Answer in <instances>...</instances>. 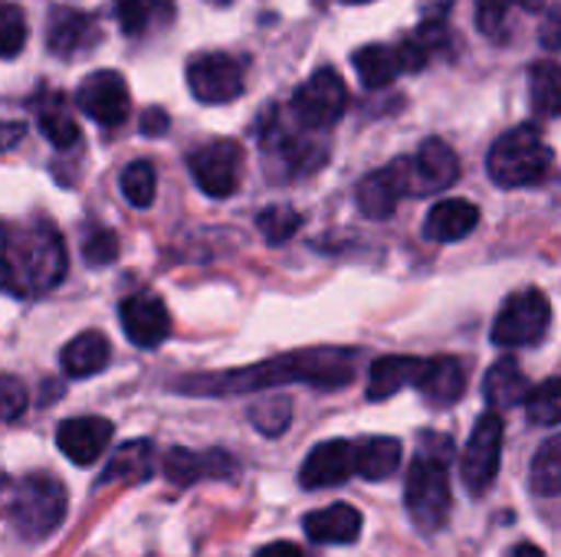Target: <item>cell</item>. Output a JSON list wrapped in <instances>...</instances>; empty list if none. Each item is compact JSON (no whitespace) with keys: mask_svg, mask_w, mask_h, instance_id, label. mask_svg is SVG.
Returning <instances> with one entry per match:
<instances>
[{"mask_svg":"<svg viewBox=\"0 0 561 557\" xmlns=\"http://www.w3.org/2000/svg\"><path fill=\"white\" fill-rule=\"evenodd\" d=\"M355 361L358 355L348 348H309V351H293L253 368L230 371L224 378H191L174 384L178 391L191 394H263L276 384H309V387H342L355 378Z\"/></svg>","mask_w":561,"mask_h":557,"instance_id":"obj_1","label":"cell"},{"mask_svg":"<svg viewBox=\"0 0 561 557\" xmlns=\"http://www.w3.org/2000/svg\"><path fill=\"white\" fill-rule=\"evenodd\" d=\"M434 446L421 437V453L414 456L408 469V486H404V502L421 532H440L450 519V479H447V463L454 460V443L447 437L434 433Z\"/></svg>","mask_w":561,"mask_h":557,"instance_id":"obj_2","label":"cell"},{"mask_svg":"<svg viewBox=\"0 0 561 557\" xmlns=\"http://www.w3.org/2000/svg\"><path fill=\"white\" fill-rule=\"evenodd\" d=\"M7 259H10V289L16 295L49 292L66 276L62 236L49 223H43V220L26 227L16 240L10 236Z\"/></svg>","mask_w":561,"mask_h":557,"instance_id":"obj_3","label":"cell"},{"mask_svg":"<svg viewBox=\"0 0 561 557\" xmlns=\"http://www.w3.org/2000/svg\"><path fill=\"white\" fill-rule=\"evenodd\" d=\"M556 154L536 125H519L500 135L490 148V177L500 187H533L552 174Z\"/></svg>","mask_w":561,"mask_h":557,"instance_id":"obj_4","label":"cell"},{"mask_svg":"<svg viewBox=\"0 0 561 557\" xmlns=\"http://www.w3.org/2000/svg\"><path fill=\"white\" fill-rule=\"evenodd\" d=\"M66 519V489L53 476H26L13 489L10 522L26 542L53 535Z\"/></svg>","mask_w":561,"mask_h":557,"instance_id":"obj_5","label":"cell"},{"mask_svg":"<svg viewBox=\"0 0 561 557\" xmlns=\"http://www.w3.org/2000/svg\"><path fill=\"white\" fill-rule=\"evenodd\" d=\"M348 108V85L345 79L332 69L322 66L316 69L293 95L289 102V118L306 128V131H329Z\"/></svg>","mask_w":561,"mask_h":557,"instance_id":"obj_6","label":"cell"},{"mask_svg":"<svg viewBox=\"0 0 561 557\" xmlns=\"http://www.w3.org/2000/svg\"><path fill=\"white\" fill-rule=\"evenodd\" d=\"M394 167H398L404 197L440 194V190L454 187L457 177H460V158H457V151L444 138H427L417 148V154L398 158Z\"/></svg>","mask_w":561,"mask_h":557,"instance_id":"obj_7","label":"cell"},{"mask_svg":"<svg viewBox=\"0 0 561 557\" xmlns=\"http://www.w3.org/2000/svg\"><path fill=\"white\" fill-rule=\"evenodd\" d=\"M552 325V302L539 289H523L503 302L493 322V341L500 348H526L546 338Z\"/></svg>","mask_w":561,"mask_h":557,"instance_id":"obj_8","label":"cell"},{"mask_svg":"<svg viewBox=\"0 0 561 557\" xmlns=\"http://www.w3.org/2000/svg\"><path fill=\"white\" fill-rule=\"evenodd\" d=\"M263 154L286 164L289 174H309L325 161V151L312 141V131L299 128L283 108H273V115L260 128Z\"/></svg>","mask_w":561,"mask_h":557,"instance_id":"obj_9","label":"cell"},{"mask_svg":"<svg viewBox=\"0 0 561 557\" xmlns=\"http://www.w3.org/2000/svg\"><path fill=\"white\" fill-rule=\"evenodd\" d=\"M503 433H506V423L500 414L490 410L477 420L473 437H470L463 460H460V479H463L470 496H483L496 483L500 460H503Z\"/></svg>","mask_w":561,"mask_h":557,"instance_id":"obj_10","label":"cell"},{"mask_svg":"<svg viewBox=\"0 0 561 557\" xmlns=\"http://www.w3.org/2000/svg\"><path fill=\"white\" fill-rule=\"evenodd\" d=\"M187 167L207 197H230L243 177V148L233 138L207 141L187 158Z\"/></svg>","mask_w":561,"mask_h":557,"instance_id":"obj_11","label":"cell"},{"mask_svg":"<svg viewBox=\"0 0 561 557\" xmlns=\"http://www.w3.org/2000/svg\"><path fill=\"white\" fill-rule=\"evenodd\" d=\"M187 89L204 105H227L243 92V66L230 53H197L187 62Z\"/></svg>","mask_w":561,"mask_h":557,"instance_id":"obj_12","label":"cell"},{"mask_svg":"<svg viewBox=\"0 0 561 557\" xmlns=\"http://www.w3.org/2000/svg\"><path fill=\"white\" fill-rule=\"evenodd\" d=\"M76 105L99 121L102 128H118L128 112H131V95L128 85L118 72L112 69H99L92 76H85L76 89Z\"/></svg>","mask_w":561,"mask_h":557,"instance_id":"obj_13","label":"cell"},{"mask_svg":"<svg viewBox=\"0 0 561 557\" xmlns=\"http://www.w3.org/2000/svg\"><path fill=\"white\" fill-rule=\"evenodd\" d=\"M102 39V26L95 23V16L82 13V10H66V7H56L49 13V23H46V46L53 56H62V59H76L89 49H95Z\"/></svg>","mask_w":561,"mask_h":557,"instance_id":"obj_14","label":"cell"},{"mask_svg":"<svg viewBox=\"0 0 561 557\" xmlns=\"http://www.w3.org/2000/svg\"><path fill=\"white\" fill-rule=\"evenodd\" d=\"M115 437V427L105 417H72L56 430V446L76 466L95 463Z\"/></svg>","mask_w":561,"mask_h":557,"instance_id":"obj_15","label":"cell"},{"mask_svg":"<svg viewBox=\"0 0 561 557\" xmlns=\"http://www.w3.org/2000/svg\"><path fill=\"white\" fill-rule=\"evenodd\" d=\"M352 476H355V453L348 440L319 443L299 469V483L306 489H332L348 483Z\"/></svg>","mask_w":561,"mask_h":557,"instance_id":"obj_16","label":"cell"},{"mask_svg":"<svg viewBox=\"0 0 561 557\" xmlns=\"http://www.w3.org/2000/svg\"><path fill=\"white\" fill-rule=\"evenodd\" d=\"M122 328L131 345L158 348L171 335V315L154 295H131L122 302Z\"/></svg>","mask_w":561,"mask_h":557,"instance_id":"obj_17","label":"cell"},{"mask_svg":"<svg viewBox=\"0 0 561 557\" xmlns=\"http://www.w3.org/2000/svg\"><path fill=\"white\" fill-rule=\"evenodd\" d=\"M414 387L431 407H454L467 391V364L457 358H424V371Z\"/></svg>","mask_w":561,"mask_h":557,"instance_id":"obj_18","label":"cell"},{"mask_svg":"<svg viewBox=\"0 0 561 557\" xmlns=\"http://www.w3.org/2000/svg\"><path fill=\"white\" fill-rule=\"evenodd\" d=\"M480 223V207L463 197H450L431 207L424 220V240L431 243H457L470 236Z\"/></svg>","mask_w":561,"mask_h":557,"instance_id":"obj_19","label":"cell"},{"mask_svg":"<svg viewBox=\"0 0 561 557\" xmlns=\"http://www.w3.org/2000/svg\"><path fill=\"white\" fill-rule=\"evenodd\" d=\"M164 473L171 483L178 486H191L201 479H220V476H233L237 463L233 456L210 450V453H187V450H171L164 456Z\"/></svg>","mask_w":561,"mask_h":557,"instance_id":"obj_20","label":"cell"},{"mask_svg":"<svg viewBox=\"0 0 561 557\" xmlns=\"http://www.w3.org/2000/svg\"><path fill=\"white\" fill-rule=\"evenodd\" d=\"M302 529L316 545H352L362 535V512L339 502V506L309 512L302 519Z\"/></svg>","mask_w":561,"mask_h":557,"instance_id":"obj_21","label":"cell"},{"mask_svg":"<svg viewBox=\"0 0 561 557\" xmlns=\"http://www.w3.org/2000/svg\"><path fill=\"white\" fill-rule=\"evenodd\" d=\"M454 43L457 39L447 30V23H421L394 49L398 53V62H401V72H421L431 59H437L440 53H450Z\"/></svg>","mask_w":561,"mask_h":557,"instance_id":"obj_22","label":"cell"},{"mask_svg":"<svg viewBox=\"0 0 561 557\" xmlns=\"http://www.w3.org/2000/svg\"><path fill=\"white\" fill-rule=\"evenodd\" d=\"M358 210L368 217V220H388L401 197H404V187H401V177H398V167L394 161L381 171H371L368 177H362L358 184Z\"/></svg>","mask_w":561,"mask_h":557,"instance_id":"obj_23","label":"cell"},{"mask_svg":"<svg viewBox=\"0 0 561 557\" xmlns=\"http://www.w3.org/2000/svg\"><path fill=\"white\" fill-rule=\"evenodd\" d=\"M424 371V358L411 355H388L371 364L368 374V401H388L404 387H414Z\"/></svg>","mask_w":561,"mask_h":557,"instance_id":"obj_24","label":"cell"},{"mask_svg":"<svg viewBox=\"0 0 561 557\" xmlns=\"http://www.w3.org/2000/svg\"><path fill=\"white\" fill-rule=\"evenodd\" d=\"M533 384L529 378L523 374L519 361L516 358H500L490 371H486V381H483V394H486V404L496 410H510V407H519L526 404Z\"/></svg>","mask_w":561,"mask_h":557,"instance_id":"obj_25","label":"cell"},{"mask_svg":"<svg viewBox=\"0 0 561 557\" xmlns=\"http://www.w3.org/2000/svg\"><path fill=\"white\" fill-rule=\"evenodd\" d=\"M355 453V476L368 483H381L398 473L401 466V443L394 437H365L352 443Z\"/></svg>","mask_w":561,"mask_h":557,"instance_id":"obj_26","label":"cell"},{"mask_svg":"<svg viewBox=\"0 0 561 557\" xmlns=\"http://www.w3.org/2000/svg\"><path fill=\"white\" fill-rule=\"evenodd\" d=\"M108 358H112L108 338L102 332H82L62 348L59 364L69 378H92V374L105 371Z\"/></svg>","mask_w":561,"mask_h":557,"instance_id":"obj_27","label":"cell"},{"mask_svg":"<svg viewBox=\"0 0 561 557\" xmlns=\"http://www.w3.org/2000/svg\"><path fill=\"white\" fill-rule=\"evenodd\" d=\"M546 0H477V26L496 43L516 33V13H539Z\"/></svg>","mask_w":561,"mask_h":557,"instance_id":"obj_28","label":"cell"},{"mask_svg":"<svg viewBox=\"0 0 561 557\" xmlns=\"http://www.w3.org/2000/svg\"><path fill=\"white\" fill-rule=\"evenodd\" d=\"M115 16L125 36H151L174 16V0H115Z\"/></svg>","mask_w":561,"mask_h":557,"instance_id":"obj_29","label":"cell"},{"mask_svg":"<svg viewBox=\"0 0 561 557\" xmlns=\"http://www.w3.org/2000/svg\"><path fill=\"white\" fill-rule=\"evenodd\" d=\"M352 62H355V72L365 89H385L401 76V62L391 46H378V43L362 46V49H355Z\"/></svg>","mask_w":561,"mask_h":557,"instance_id":"obj_30","label":"cell"},{"mask_svg":"<svg viewBox=\"0 0 561 557\" xmlns=\"http://www.w3.org/2000/svg\"><path fill=\"white\" fill-rule=\"evenodd\" d=\"M151 469H154V446L148 440H131L122 450H115L112 463L102 473V483H112V479L145 483L151 479Z\"/></svg>","mask_w":561,"mask_h":557,"instance_id":"obj_31","label":"cell"},{"mask_svg":"<svg viewBox=\"0 0 561 557\" xmlns=\"http://www.w3.org/2000/svg\"><path fill=\"white\" fill-rule=\"evenodd\" d=\"M36 121H39V131L46 135V141L53 148H72L79 141V125L72 121L66 102L56 95V92H46L36 105Z\"/></svg>","mask_w":561,"mask_h":557,"instance_id":"obj_32","label":"cell"},{"mask_svg":"<svg viewBox=\"0 0 561 557\" xmlns=\"http://www.w3.org/2000/svg\"><path fill=\"white\" fill-rule=\"evenodd\" d=\"M529 95H533V108L542 118H556L561 108V85H559V66L552 59L536 62L529 69Z\"/></svg>","mask_w":561,"mask_h":557,"instance_id":"obj_33","label":"cell"},{"mask_svg":"<svg viewBox=\"0 0 561 557\" xmlns=\"http://www.w3.org/2000/svg\"><path fill=\"white\" fill-rule=\"evenodd\" d=\"M533 489L546 499H556L561 492V440L549 437L542 450L533 460Z\"/></svg>","mask_w":561,"mask_h":557,"instance_id":"obj_34","label":"cell"},{"mask_svg":"<svg viewBox=\"0 0 561 557\" xmlns=\"http://www.w3.org/2000/svg\"><path fill=\"white\" fill-rule=\"evenodd\" d=\"M250 420L253 427L263 433V437H279L289 430V420H293V401L289 397H263L250 407Z\"/></svg>","mask_w":561,"mask_h":557,"instance_id":"obj_35","label":"cell"},{"mask_svg":"<svg viewBox=\"0 0 561 557\" xmlns=\"http://www.w3.org/2000/svg\"><path fill=\"white\" fill-rule=\"evenodd\" d=\"M154 187H158V177H154L151 161H131V164L122 171V194H125V200H128L131 207H138V210L151 207Z\"/></svg>","mask_w":561,"mask_h":557,"instance_id":"obj_36","label":"cell"},{"mask_svg":"<svg viewBox=\"0 0 561 557\" xmlns=\"http://www.w3.org/2000/svg\"><path fill=\"white\" fill-rule=\"evenodd\" d=\"M526 414L533 423H542V427H556L561 420V384L559 378H549L542 381L539 387L529 391L526 397Z\"/></svg>","mask_w":561,"mask_h":557,"instance_id":"obj_37","label":"cell"},{"mask_svg":"<svg viewBox=\"0 0 561 557\" xmlns=\"http://www.w3.org/2000/svg\"><path fill=\"white\" fill-rule=\"evenodd\" d=\"M260 233L266 236V243L273 246H283L293 240V233L302 227V213H296L293 207H266L256 220Z\"/></svg>","mask_w":561,"mask_h":557,"instance_id":"obj_38","label":"cell"},{"mask_svg":"<svg viewBox=\"0 0 561 557\" xmlns=\"http://www.w3.org/2000/svg\"><path fill=\"white\" fill-rule=\"evenodd\" d=\"M26 43V16L16 3H0V59H10Z\"/></svg>","mask_w":561,"mask_h":557,"instance_id":"obj_39","label":"cell"},{"mask_svg":"<svg viewBox=\"0 0 561 557\" xmlns=\"http://www.w3.org/2000/svg\"><path fill=\"white\" fill-rule=\"evenodd\" d=\"M26 404H30V394H26L23 381H16L10 374H0V420L10 423V420L23 417Z\"/></svg>","mask_w":561,"mask_h":557,"instance_id":"obj_40","label":"cell"},{"mask_svg":"<svg viewBox=\"0 0 561 557\" xmlns=\"http://www.w3.org/2000/svg\"><path fill=\"white\" fill-rule=\"evenodd\" d=\"M82 253L92 266H105L118 256V236L108 230H92L82 243Z\"/></svg>","mask_w":561,"mask_h":557,"instance_id":"obj_41","label":"cell"},{"mask_svg":"<svg viewBox=\"0 0 561 557\" xmlns=\"http://www.w3.org/2000/svg\"><path fill=\"white\" fill-rule=\"evenodd\" d=\"M457 0H421V16L424 23H447V13L454 10Z\"/></svg>","mask_w":561,"mask_h":557,"instance_id":"obj_42","label":"cell"},{"mask_svg":"<svg viewBox=\"0 0 561 557\" xmlns=\"http://www.w3.org/2000/svg\"><path fill=\"white\" fill-rule=\"evenodd\" d=\"M168 125H171V118H168L161 108H148V112L141 115V131H145V135H151V138L164 135V131H168Z\"/></svg>","mask_w":561,"mask_h":557,"instance_id":"obj_43","label":"cell"},{"mask_svg":"<svg viewBox=\"0 0 561 557\" xmlns=\"http://www.w3.org/2000/svg\"><path fill=\"white\" fill-rule=\"evenodd\" d=\"M26 135V125L23 121H0V154L16 148Z\"/></svg>","mask_w":561,"mask_h":557,"instance_id":"obj_44","label":"cell"},{"mask_svg":"<svg viewBox=\"0 0 561 557\" xmlns=\"http://www.w3.org/2000/svg\"><path fill=\"white\" fill-rule=\"evenodd\" d=\"M7 246H10V230L0 223V289H10V259H7Z\"/></svg>","mask_w":561,"mask_h":557,"instance_id":"obj_45","label":"cell"},{"mask_svg":"<svg viewBox=\"0 0 561 557\" xmlns=\"http://www.w3.org/2000/svg\"><path fill=\"white\" fill-rule=\"evenodd\" d=\"M256 557H302V548L293 545V542H273V545L260 548Z\"/></svg>","mask_w":561,"mask_h":557,"instance_id":"obj_46","label":"cell"},{"mask_svg":"<svg viewBox=\"0 0 561 557\" xmlns=\"http://www.w3.org/2000/svg\"><path fill=\"white\" fill-rule=\"evenodd\" d=\"M546 46L549 49H556L559 46V7L549 13V20H546Z\"/></svg>","mask_w":561,"mask_h":557,"instance_id":"obj_47","label":"cell"},{"mask_svg":"<svg viewBox=\"0 0 561 557\" xmlns=\"http://www.w3.org/2000/svg\"><path fill=\"white\" fill-rule=\"evenodd\" d=\"M510 557H546L536 545H519V548H513V555Z\"/></svg>","mask_w":561,"mask_h":557,"instance_id":"obj_48","label":"cell"},{"mask_svg":"<svg viewBox=\"0 0 561 557\" xmlns=\"http://www.w3.org/2000/svg\"><path fill=\"white\" fill-rule=\"evenodd\" d=\"M342 3H371V0H342Z\"/></svg>","mask_w":561,"mask_h":557,"instance_id":"obj_49","label":"cell"},{"mask_svg":"<svg viewBox=\"0 0 561 557\" xmlns=\"http://www.w3.org/2000/svg\"><path fill=\"white\" fill-rule=\"evenodd\" d=\"M214 3H230V0H214Z\"/></svg>","mask_w":561,"mask_h":557,"instance_id":"obj_50","label":"cell"}]
</instances>
